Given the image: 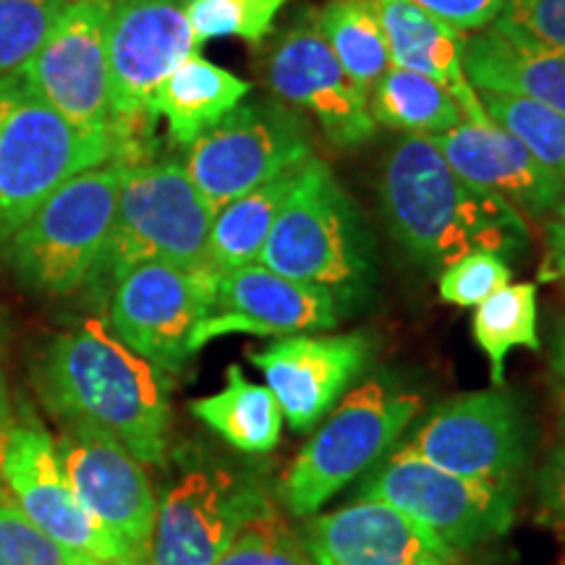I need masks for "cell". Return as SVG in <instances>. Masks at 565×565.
<instances>
[{"label":"cell","instance_id":"obj_1","mask_svg":"<svg viewBox=\"0 0 565 565\" xmlns=\"http://www.w3.org/2000/svg\"><path fill=\"white\" fill-rule=\"evenodd\" d=\"M387 231L414 263L440 273L471 252L521 257L529 223L513 204L463 181L433 137H404L387 150L377 179Z\"/></svg>","mask_w":565,"mask_h":565},{"label":"cell","instance_id":"obj_2","mask_svg":"<svg viewBox=\"0 0 565 565\" xmlns=\"http://www.w3.org/2000/svg\"><path fill=\"white\" fill-rule=\"evenodd\" d=\"M38 383L63 422L103 429L141 463L166 461L171 406L162 370L118 341L103 320L55 335Z\"/></svg>","mask_w":565,"mask_h":565},{"label":"cell","instance_id":"obj_3","mask_svg":"<svg viewBox=\"0 0 565 565\" xmlns=\"http://www.w3.org/2000/svg\"><path fill=\"white\" fill-rule=\"evenodd\" d=\"M259 265L322 288L343 312L359 307L374 282V244L356 204L328 162L312 158L275 217Z\"/></svg>","mask_w":565,"mask_h":565},{"label":"cell","instance_id":"obj_4","mask_svg":"<svg viewBox=\"0 0 565 565\" xmlns=\"http://www.w3.org/2000/svg\"><path fill=\"white\" fill-rule=\"evenodd\" d=\"M129 150L126 129H76L19 74L0 76V246L63 183Z\"/></svg>","mask_w":565,"mask_h":565},{"label":"cell","instance_id":"obj_5","mask_svg":"<svg viewBox=\"0 0 565 565\" xmlns=\"http://www.w3.org/2000/svg\"><path fill=\"white\" fill-rule=\"evenodd\" d=\"M212 217L215 210L189 179L183 162L131 160L118 189L108 242L84 286L95 296H110L131 267L145 263L210 267Z\"/></svg>","mask_w":565,"mask_h":565},{"label":"cell","instance_id":"obj_6","mask_svg":"<svg viewBox=\"0 0 565 565\" xmlns=\"http://www.w3.org/2000/svg\"><path fill=\"white\" fill-rule=\"evenodd\" d=\"M129 158L89 168L63 183L3 244V257L32 291L68 296L87 282L116 215Z\"/></svg>","mask_w":565,"mask_h":565},{"label":"cell","instance_id":"obj_7","mask_svg":"<svg viewBox=\"0 0 565 565\" xmlns=\"http://www.w3.org/2000/svg\"><path fill=\"white\" fill-rule=\"evenodd\" d=\"M419 414V395L364 383L317 424L278 484L280 503L296 519L320 513L343 487L383 461Z\"/></svg>","mask_w":565,"mask_h":565},{"label":"cell","instance_id":"obj_8","mask_svg":"<svg viewBox=\"0 0 565 565\" xmlns=\"http://www.w3.org/2000/svg\"><path fill=\"white\" fill-rule=\"evenodd\" d=\"M315 158L307 116L278 97L236 105L186 150L189 179L212 210H221Z\"/></svg>","mask_w":565,"mask_h":565},{"label":"cell","instance_id":"obj_9","mask_svg":"<svg viewBox=\"0 0 565 565\" xmlns=\"http://www.w3.org/2000/svg\"><path fill=\"white\" fill-rule=\"evenodd\" d=\"M356 498L383 500L463 555L503 536L515 521L519 490L448 475L404 448L372 466Z\"/></svg>","mask_w":565,"mask_h":565},{"label":"cell","instance_id":"obj_10","mask_svg":"<svg viewBox=\"0 0 565 565\" xmlns=\"http://www.w3.org/2000/svg\"><path fill=\"white\" fill-rule=\"evenodd\" d=\"M401 448L448 475L519 490L532 445L519 401L492 387L443 401Z\"/></svg>","mask_w":565,"mask_h":565},{"label":"cell","instance_id":"obj_11","mask_svg":"<svg viewBox=\"0 0 565 565\" xmlns=\"http://www.w3.org/2000/svg\"><path fill=\"white\" fill-rule=\"evenodd\" d=\"M212 267L145 263L131 267L108 296V328L118 341L162 372L192 356V335L217 294Z\"/></svg>","mask_w":565,"mask_h":565},{"label":"cell","instance_id":"obj_12","mask_svg":"<svg viewBox=\"0 0 565 565\" xmlns=\"http://www.w3.org/2000/svg\"><path fill=\"white\" fill-rule=\"evenodd\" d=\"M186 0H110L105 53L110 76V118L129 131L150 118L160 84L196 53Z\"/></svg>","mask_w":565,"mask_h":565},{"label":"cell","instance_id":"obj_13","mask_svg":"<svg viewBox=\"0 0 565 565\" xmlns=\"http://www.w3.org/2000/svg\"><path fill=\"white\" fill-rule=\"evenodd\" d=\"M273 508L263 487L223 469H192L158 500L145 565H215L246 521Z\"/></svg>","mask_w":565,"mask_h":565},{"label":"cell","instance_id":"obj_14","mask_svg":"<svg viewBox=\"0 0 565 565\" xmlns=\"http://www.w3.org/2000/svg\"><path fill=\"white\" fill-rule=\"evenodd\" d=\"M265 84L280 103L315 118L338 150H356L374 137L370 95L345 74L317 30L312 11L275 38L265 61Z\"/></svg>","mask_w":565,"mask_h":565},{"label":"cell","instance_id":"obj_15","mask_svg":"<svg viewBox=\"0 0 565 565\" xmlns=\"http://www.w3.org/2000/svg\"><path fill=\"white\" fill-rule=\"evenodd\" d=\"M110 0H68L51 38L19 71L34 95L76 129H110L105 19ZM121 129V126H118Z\"/></svg>","mask_w":565,"mask_h":565},{"label":"cell","instance_id":"obj_16","mask_svg":"<svg viewBox=\"0 0 565 565\" xmlns=\"http://www.w3.org/2000/svg\"><path fill=\"white\" fill-rule=\"evenodd\" d=\"M0 477L19 511L63 547L100 565H139L118 536L92 515L71 487L55 443L32 427H17L0 443Z\"/></svg>","mask_w":565,"mask_h":565},{"label":"cell","instance_id":"obj_17","mask_svg":"<svg viewBox=\"0 0 565 565\" xmlns=\"http://www.w3.org/2000/svg\"><path fill=\"white\" fill-rule=\"evenodd\" d=\"M55 450L82 505L145 565L158 515L145 463L103 429L79 422H66Z\"/></svg>","mask_w":565,"mask_h":565},{"label":"cell","instance_id":"obj_18","mask_svg":"<svg viewBox=\"0 0 565 565\" xmlns=\"http://www.w3.org/2000/svg\"><path fill=\"white\" fill-rule=\"evenodd\" d=\"M343 309L322 288L307 286L252 263L217 275L212 312L196 324L192 353L223 335L286 338L324 333L341 322Z\"/></svg>","mask_w":565,"mask_h":565},{"label":"cell","instance_id":"obj_19","mask_svg":"<svg viewBox=\"0 0 565 565\" xmlns=\"http://www.w3.org/2000/svg\"><path fill=\"white\" fill-rule=\"evenodd\" d=\"M246 356L265 374L288 427L309 433L333 412L370 364L372 338L364 333L286 335L265 349H249Z\"/></svg>","mask_w":565,"mask_h":565},{"label":"cell","instance_id":"obj_20","mask_svg":"<svg viewBox=\"0 0 565 565\" xmlns=\"http://www.w3.org/2000/svg\"><path fill=\"white\" fill-rule=\"evenodd\" d=\"M299 536L317 565H461V555L383 500L307 515Z\"/></svg>","mask_w":565,"mask_h":565},{"label":"cell","instance_id":"obj_21","mask_svg":"<svg viewBox=\"0 0 565 565\" xmlns=\"http://www.w3.org/2000/svg\"><path fill=\"white\" fill-rule=\"evenodd\" d=\"M433 141L463 181L498 194L524 217H545L565 200V183L494 121H463Z\"/></svg>","mask_w":565,"mask_h":565},{"label":"cell","instance_id":"obj_22","mask_svg":"<svg viewBox=\"0 0 565 565\" xmlns=\"http://www.w3.org/2000/svg\"><path fill=\"white\" fill-rule=\"evenodd\" d=\"M466 79L477 92H500L565 116V47L487 26L463 40Z\"/></svg>","mask_w":565,"mask_h":565},{"label":"cell","instance_id":"obj_23","mask_svg":"<svg viewBox=\"0 0 565 565\" xmlns=\"http://www.w3.org/2000/svg\"><path fill=\"white\" fill-rule=\"evenodd\" d=\"M380 24H383L391 63L398 68L433 76L454 92L466 121H492L484 110L479 92L471 87L463 71L466 34L445 24L443 19L424 11L414 0H374Z\"/></svg>","mask_w":565,"mask_h":565},{"label":"cell","instance_id":"obj_24","mask_svg":"<svg viewBox=\"0 0 565 565\" xmlns=\"http://www.w3.org/2000/svg\"><path fill=\"white\" fill-rule=\"evenodd\" d=\"M249 92L252 84L242 76L194 53L160 84L150 118H166L175 145L189 147L242 105Z\"/></svg>","mask_w":565,"mask_h":565},{"label":"cell","instance_id":"obj_25","mask_svg":"<svg viewBox=\"0 0 565 565\" xmlns=\"http://www.w3.org/2000/svg\"><path fill=\"white\" fill-rule=\"evenodd\" d=\"M192 414L242 454H270L286 424L270 387L249 383L238 364L225 370L223 391L194 401Z\"/></svg>","mask_w":565,"mask_h":565},{"label":"cell","instance_id":"obj_26","mask_svg":"<svg viewBox=\"0 0 565 565\" xmlns=\"http://www.w3.org/2000/svg\"><path fill=\"white\" fill-rule=\"evenodd\" d=\"M301 168L286 171L278 179L236 196V200L215 212L207 242V259L212 270L228 273L236 270V267L257 263L273 231L275 217H278L282 204L299 183Z\"/></svg>","mask_w":565,"mask_h":565},{"label":"cell","instance_id":"obj_27","mask_svg":"<svg viewBox=\"0 0 565 565\" xmlns=\"http://www.w3.org/2000/svg\"><path fill=\"white\" fill-rule=\"evenodd\" d=\"M374 124L404 137H437L466 121L454 92L433 76L391 66L370 92Z\"/></svg>","mask_w":565,"mask_h":565},{"label":"cell","instance_id":"obj_28","mask_svg":"<svg viewBox=\"0 0 565 565\" xmlns=\"http://www.w3.org/2000/svg\"><path fill=\"white\" fill-rule=\"evenodd\" d=\"M312 17L345 74L370 95L380 76L393 66L374 0H330L315 9Z\"/></svg>","mask_w":565,"mask_h":565},{"label":"cell","instance_id":"obj_29","mask_svg":"<svg viewBox=\"0 0 565 565\" xmlns=\"http://www.w3.org/2000/svg\"><path fill=\"white\" fill-rule=\"evenodd\" d=\"M536 286L534 282H508L475 307V341L490 362L492 385L500 387L505 377L508 353L513 349H540L536 328Z\"/></svg>","mask_w":565,"mask_h":565},{"label":"cell","instance_id":"obj_30","mask_svg":"<svg viewBox=\"0 0 565 565\" xmlns=\"http://www.w3.org/2000/svg\"><path fill=\"white\" fill-rule=\"evenodd\" d=\"M484 110L498 126L511 131L547 171L565 183V116L545 105L500 92H479Z\"/></svg>","mask_w":565,"mask_h":565},{"label":"cell","instance_id":"obj_31","mask_svg":"<svg viewBox=\"0 0 565 565\" xmlns=\"http://www.w3.org/2000/svg\"><path fill=\"white\" fill-rule=\"evenodd\" d=\"M288 3L291 0H186V19L200 45L221 38L259 45Z\"/></svg>","mask_w":565,"mask_h":565},{"label":"cell","instance_id":"obj_32","mask_svg":"<svg viewBox=\"0 0 565 565\" xmlns=\"http://www.w3.org/2000/svg\"><path fill=\"white\" fill-rule=\"evenodd\" d=\"M68 0H0V76L19 71L51 38Z\"/></svg>","mask_w":565,"mask_h":565},{"label":"cell","instance_id":"obj_33","mask_svg":"<svg viewBox=\"0 0 565 565\" xmlns=\"http://www.w3.org/2000/svg\"><path fill=\"white\" fill-rule=\"evenodd\" d=\"M215 565H317L301 536L286 526L275 508L246 521Z\"/></svg>","mask_w":565,"mask_h":565},{"label":"cell","instance_id":"obj_34","mask_svg":"<svg viewBox=\"0 0 565 565\" xmlns=\"http://www.w3.org/2000/svg\"><path fill=\"white\" fill-rule=\"evenodd\" d=\"M0 565H100L63 547L26 519L19 508L0 503Z\"/></svg>","mask_w":565,"mask_h":565},{"label":"cell","instance_id":"obj_35","mask_svg":"<svg viewBox=\"0 0 565 565\" xmlns=\"http://www.w3.org/2000/svg\"><path fill=\"white\" fill-rule=\"evenodd\" d=\"M513 278L511 263L494 252H471L443 267L437 275V294L454 307H477L487 296L508 286Z\"/></svg>","mask_w":565,"mask_h":565},{"label":"cell","instance_id":"obj_36","mask_svg":"<svg viewBox=\"0 0 565 565\" xmlns=\"http://www.w3.org/2000/svg\"><path fill=\"white\" fill-rule=\"evenodd\" d=\"M492 30L565 47V0H508Z\"/></svg>","mask_w":565,"mask_h":565},{"label":"cell","instance_id":"obj_37","mask_svg":"<svg viewBox=\"0 0 565 565\" xmlns=\"http://www.w3.org/2000/svg\"><path fill=\"white\" fill-rule=\"evenodd\" d=\"M536 521L565 536V437L550 450L536 475Z\"/></svg>","mask_w":565,"mask_h":565},{"label":"cell","instance_id":"obj_38","mask_svg":"<svg viewBox=\"0 0 565 565\" xmlns=\"http://www.w3.org/2000/svg\"><path fill=\"white\" fill-rule=\"evenodd\" d=\"M461 34L482 32L494 24L508 0H414Z\"/></svg>","mask_w":565,"mask_h":565},{"label":"cell","instance_id":"obj_39","mask_svg":"<svg viewBox=\"0 0 565 565\" xmlns=\"http://www.w3.org/2000/svg\"><path fill=\"white\" fill-rule=\"evenodd\" d=\"M547 278L565 282V200L550 212L547 223Z\"/></svg>","mask_w":565,"mask_h":565},{"label":"cell","instance_id":"obj_40","mask_svg":"<svg viewBox=\"0 0 565 565\" xmlns=\"http://www.w3.org/2000/svg\"><path fill=\"white\" fill-rule=\"evenodd\" d=\"M553 377L557 387V398H561L563 414H565V324L557 330L553 343Z\"/></svg>","mask_w":565,"mask_h":565},{"label":"cell","instance_id":"obj_41","mask_svg":"<svg viewBox=\"0 0 565 565\" xmlns=\"http://www.w3.org/2000/svg\"><path fill=\"white\" fill-rule=\"evenodd\" d=\"M557 565H565V555H563V561H561V563H557Z\"/></svg>","mask_w":565,"mask_h":565}]
</instances>
